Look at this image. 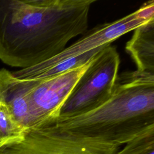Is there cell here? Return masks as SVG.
I'll list each match as a JSON object with an SVG mask.
<instances>
[{
	"mask_svg": "<svg viewBox=\"0 0 154 154\" xmlns=\"http://www.w3.org/2000/svg\"><path fill=\"white\" fill-rule=\"evenodd\" d=\"M96 0H0V60L20 69L62 52L88 26Z\"/></svg>",
	"mask_w": 154,
	"mask_h": 154,
	"instance_id": "1",
	"label": "cell"
},
{
	"mask_svg": "<svg viewBox=\"0 0 154 154\" xmlns=\"http://www.w3.org/2000/svg\"><path fill=\"white\" fill-rule=\"evenodd\" d=\"M48 126L122 146L154 126V73L122 72L103 104L82 115L58 117Z\"/></svg>",
	"mask_w": 154,
	"mask_h": 154,
	"instance_id": "2",
	"label": "cell"
},
{
	"mask_svg": "<svg viewBox=\"0 0 154 154\" xmlns=\"http://www.w3.org/2000/svg\"><path fill=\"white\" fill-rule=\"evenodd\" d=\"M120 63L115 46L109 45L91 60L62 106L58 117H72L98 108L111 97Z\"/></svg>",
	"mask_w": 154,
	"mask_h": 154,
	"instance_id": "3",
	"label": "cell"
},
{
	"mask_svg": "<svg viewBox=\"0 0 154 154\" xmlns=\"http://www.w3.org/2000/svg\"><path fill=\"white\" fill-rule=\"evenodd\" d=\"M121 146L52 126L28 130L16 142L0 146V154H116Z\"/></svg>",
	"mask_w": 154,
	"mask_h": 154,
	"instance_id": "4",
	"label": "cell"
},
{
	"mask_svg": "<svg viewBox=\"0 0 154 154\" xmlns=\"http://www.w3.org/2000/svg\"><path fill=\"white\" fill-rule=\"evenodd\" d=\"M91 60L81 67L56 75L29 80L28 94L35 122V129L48 126L59 117L62 106Z\"/></svg>",
	"mask_w": 154,
	"mask_h": 154,
	"instance_id": "5",
	"label": "cell"
},
{
	"mask_svg": "<svg viewBox=\"0 0 154 154\" xmlns=\"http://www.w3.org/2000/svg\"><path fill=\"white\" fill-rule=\"evenodd\" d=\"M29 86L30 81L19 79L11 72L0 69V99L7 103L16 121L26 131L36 127L28 94Z\"/></svg>",
	"mask_w": 154,
	"mask_h": 154,
	"instance_id": "6",
	"label": "cell"
},
{
	"mask_svg": "<svg viewBox=\"0 0 154 154\" xmlns=\"http://www.w3.org/2000/svg\"><path fill=\"white\" fill-rule=\"evenodd\" d=\"M125 49L137 66V70L154 73V19L137 27Z\"/></svg>",
	"mask_w": 154,
	"mask_h": 154,
	"instance_id": "7",
	"label": "cell"
},
{
	"mask_svg": "<svg viewBox=\"0 0 154 154\" xmlns=\"http://www.w3.org/2000/svg\"><path fill=\"white\" fill-rule=\"evenodd\" d=\"M26 130L15 119L7 103L0 99V146L21 140Z\"/></svg>",
	"mask_w": 154,
	"mask_h": 154,
	"instance_id": "8",
	"label": "cell"
},
{
	"mask_svg": "<svg viewBox=\"0 0 154 154\" xmlns=\"http://www.w3.org/2000/svg\"><path fill=\"white\" fill-rule=\"evenodd\" d=\"M154 150V126L144 131L121 147L116 154H147Z\"/></svg>",
	"mask_w": 154,
	"mask_h": 154,
	"instance_id": "9",
	"label": "cell"
},
{
	"mask_svg": "<svg viewBox=\"0 0 154 154\" xmlns=\"http://www.w3.org/2000/svg\"><path fill=\"white\" fill-rule=\"evenodd\" d=\"M147 154H154V150L150 151V152H149Z\"/></svg>",
	"mask_w": 154,
	"mask_h": 154,
	"instance_id": "10",
	"label": "cell"
}]
</instances>
